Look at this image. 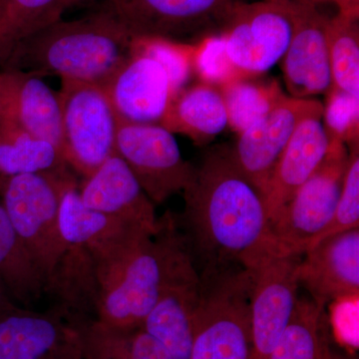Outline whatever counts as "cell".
<instances>
[{
    "label": "cell",
    "mask_w": 359,
    "mask_h": 359,
    "mask_svg": "<svg viewBox=\"0 0 359 359\" xmlns=\"http://www.w3.org/2000/svg\"><path fill=\"white\" fill-rule=\"evenodd\" d=\"M195 269L179 219L167 212L156 233L133 231L108 244L78 245L68 268L66 302L79 320L135 330L167 285Z\"/></svg>",
    "instance_id": "1"
},
{
    "label": "cell",
    "mask_w": 359,
    "mask_h": 359,
    "mask_svg": "<svg viewBox=\"0 0 359 359\" xmlns=\"http://www.w3.org/2000/svg\"><path fill=\"white\" fill-rule=\"evenodd\" d=\"M182 193L179 222L199 273L245 266L261 247L269 219L263 194L241 171L230 147L207 152Z\"/></svg>",
    "instance_id": "2"
},
{
    "label": "cell",
    "mask_w": 359,
    "mask_h": 359,
    "mask_svg": "<svg viewBox=\"0 0 359 359\" xmlns=\"http://www.w3.org/2000/svg\"><path fill=\"white\" fill-rule=\"evenodd\" d=\"M133 37L103 9L75 20L62 18L14 47L4 70L59 76L104 86L132 56Z\"/></svg>",
    "instance_id": "3"
},
{
    "label": "cell",
    "mask_w": 359,
    "mask_h": 359,
    "mask_svg": "<svg viewBox=\"0 0 359 359\" xmlns=\"http://www.w3.org/2000/svg\"><path fill=\"white\" fill-rule=\"evenodd\" d=\"M71 169L52 173L0 175V202L46 289L68 250L59 226L61 194Z\"/></svg>",
    "instance_id": "4"
},
{
    "label": "cell",
    "mask_w": 359,
    "mask_h": 359,
    "mask_svg": "<svg viewBox=\"0 0 359 359\" xmlns=\"http://www.w3.org/2000/svg\"><path fill=\"white\" fill-rule=\"evenodd\" d=\"M348 157L346 145L332 138L320 166L269 221L263 243L248 264L263 257H302L314 244L334 216Z\"/></svg>",
    "instance_id": "5"
},
{
    "label": "cell",
    "mask_w": 359,
    "mask_h": 359,
    "mask_svg": "<svg viewBox=\"0 0 359 359\" xmlns=\"http://www.w3.org/2000/svg\"><path fill=\"white\" fill-rule=\"evenodd\" d=\"M199 275L202 290L189 359H250L252 271L236 266Z\"/></svg>",
    "instance_id": "6"
},
{
    "label": "cell",
    "mask_w": 359,
    "mask_h": 359,
    "mask_svg": "<svg viewBox=\"0 0 359 359\" xmlns=\"http://www.w3.org/2000/svg\"><path fill=\"white\" fill-rule=\"evenodd\" d=\"M241 0H104L110 14L133 39L196 44L219 35Z\"/></svg>",
    "instance_id": "7"
},
{
    "label": "cell",
    "mask_w": 359,
    "mask_h": 359,
    "mask_svg": "<svg viewBox=\"0 0 359 359\" xmlns=\"http://www.w3.org/2000/svg\"><path fill=\"white\" fill-rule=\"evenodd\" d=\"M58 96L63 157L87 178L116 152L119 119L100 85L62 79Z\"/></svg>",
    "instance_id": "8"
},
{
    "label": "cell",
    "mask_w": 359,
    "mask_h": 359,
    "mask_svg": "<svg viewBox=\"0 0 359 359\" xmlns=\"http://www.w3.org/2000/svg\"><path fill=\"white\" fill-rule=\"evenodd\" d=\"M297 18V0L241 1L221 34L231 63L245 76H257L282 61Z\"/></svg>",
    "instance_id": "9"
},
{
    "label": "cell",
    "mask_w": 359,
    "mask_h": 359,
    "mask_svg": "<svg viewBox=\"0 0 359 359\" xmlns=\"http://www.w3.org/2000/svg\"><path fill=\"white\" fill-rule=\"evenodd\" d=\"M116 153L155 205L183 192L195 170L182 156L174 134L161 124L119 121Z\"/></svg>",
    "instance_id": "10"
},
{
    "label": "cell",
    "mask_w": 359,
    "mask_h": 359,
    "mask_svg": "<svg viewBox=\"0 0 359 359\" xmlns=\"http://www.w3.org/2000/svg\"><path fill=\"white\" fill-rule=\"evenodd\" d=\"M302 257H259L245 266L252 275L250 359L271 358L289 325L299 299Z\"/></svg>",
    "instance_id": "11"
},
{
    "label": "cell",
    "mask_w": 359,
    "mask_h": 359,
    "mask_svg": "<svg viewBox=\"0 0 359 359\" xmlns=\"http://www.w3.org/2000/svg\"><path fill=\"white\" fill-rule=\"evenodd\" d=\"M323 109V104L316 99L285 95L259 122L238 134L237 141L230 147L231 156L263 196L276 163L299 123Z\"/></svg>",
    "instance_id": "12"
},
{
    "label": "cell",
    "mask_w": 359,
    "mask_h": 359,
    "mask_svg": "<svg viewBox=\"0 0 359 359\" xmlns=\"http://www.w3.org/2000/svg\"><path fill=\"white\" fill-rule=\"evenodd\" d=\"M0 359H86L79 325L53 309L0 318Z\"/></svg>",
    "instance_id": "13"
},
{
    "label": "cell",
    "mask_w": 359,
    "mask_h": 359,
    "mask_svg": "<svg viewBox=\"0 0 359 359\" xmlns=\"http://www.w3.org/2000/svg\"><path fill=\"white\" fill-rule=\"evenodd\" d=\"M299 282L320 306L355 297L359 292V228L335 233L302 255Z\"/></svg>",
    "instance_id": "14"
},
{
    "label": "cell",
    "mask_w": 359,
    "mask_h": 359,
    "mask_svg": "<svg viewBox=\"0 0 359 359\" xmlns=\"http://www.w3.org/2000/svg\"><path fill=\"white\" fill-rule=\"evenodd\" d=\"M328 18L309 0H297L294 35L282 59L290 96L311 99L332 87L327 41Z\"/></svg>",
    "instance_id": "15"
},
{
    "label": "cell",
    "mask_w": 359,
    "mask_h": 359,
    "mask_svg": "<svg viewBox=\"0 0 359 359\" xmlns=\"http://www.w3.org/2000/svg\"><path fill=\"white\" fill-rule=\"evenodd\" d=\"M102 87L119 121L135 124H161L174 97L162 65L137 52Z\"/></svg>",
    "instance_id": "16"
},
{
    "label": "cell",
    "mask_w": 359,
    "mask_h": 359,
    "mask_svg": "<svg viewBox=\"0 0 359 359\" xmlns=\"http://www.w3.org/2000/svg\"><path fill=\"white\" fill-rule=\"evenodd\" d=\"M82 202L125 223L156 231L159 218L128 165L114 153L79 185Z\"/></svg>",
    "instance_id": "17"
},
{
    "label": "cell",
    "mask_w": 359,
    "mask_h": 359,
    "mask_svg": "<svg viewBox=\"0 0 359 359\" xmlns=\"http://www.w3.org/2000/svg\"><path fill=\"white\" fill-rule=\"evenodd\" d=\"M323 112H314L299 123L276 163L264 194L269 221L327 157L332 138L323 124Z\"/></svg>",
    "instance_id": "18"
},
{
    "label": "cell",
    "mask_w": 359,
    "mask_h": 359,
    "mask_svg": "<svg viewBox=\"0 0 359 359\" xmlns=\"http://www.w3.org/2000/svg\"><path fill=\"white\" fill-rule=\"evenodd\" d=\"M0 116L50 142L61 151V110L58 92L32 72H0Z\"/></svg>",
    "instance_id": "19"
},
{
    "label": "cell",
    "mask_w": 359,
    "mask_h": 359,
    "mask_svg": "<svg viewBox=\"0 0 359 359\" xmlns=\"http://www.w3.org/2000/svg\"><path fill=\"white\" fill-rule=\"evenodd\" d=\"M201 290L197 269L180 276L163 290L142 323V330L159 341L173 359L190 358Z\"/></svg>",
    "instance_id": "20"
},
{
    "label": "cell",
    "mask_w": 359,
    "mask_h": 359,
    "mask_svg": "<svg viewBox=\"0 0 359 359\" xmlns=\"http://www.w3.org/2000/svg\"><path fill=\"white\" fill-rule=\"evenodd\" d=\"M162 126L172 133L185 135L196 144H205L229 126L221 89L199 82L175 94Z\"/></svg>",
    "instance_id": "21"
},
{
    "label": "cell",
    "mask_w": 359,
    "mask_h": 359,
    "mask_svg": "<svg viewBox=\"0 0 359 359\" xmlns=\"http://www.w3.org/2000/svg\"><path fill=\"white\" fill-rule=\"evenodd\" d=\"M59 226L68 247H92L112 242L131 231H152L86 207L80 197L75 175L63 187L59 205Z\"/></svg>",
    "instance_id": "22"
},
{
    "label": "cell",
    "mask_w": 359,
    "mask_h": 359,
    "mask_svg": "<svg viewBox=\"0 0 359 359\" xmlns=\"http://www.w3.org/2000/svg\"><path fill=\"white\" fill-rule=\"evenodd\" d=\"M70 169L50 142L0 116V175L52 173Z\"/></svg>",
    "instance_id": "23"
},
{
    "label": "cell",
    "mask_w": 359,
    "mask_h": 359,
    "mask_svg": "<svg viewBox=\"0 0 359 359\" xmlns=\"http://www.w3.org/2000/svg\"><path fill=\"white\" fill-rule=\"evenodd\" d=\"M0 282L11 299L32 309L45 294V285L32 257L0 202Z\"/></svg>",
    "instance_id": "24"
},
{
    "label": "cell",
    "mask_w": 359,
    "mask_h": 359,
    "mask_svg": "<svg viewBox=\"0 0 359 359\" xmlns=\"http://www.w3.org/2000/svg\"><path fill=\"white\" fill-rule=\"evenodd\" d=\"M325 306L297 299L294 313L269 359H332Z\"/></svg>",
    "instance_id": "25"
},
{
    "label": "cell",
    "mask_w": 359,
    "mask_h": 359,
    "mask_svg": "<svg viewBox=\"0 0 359 359\" xmlns=\"http://www.w3.org/2000/svg\"><path fill=\"white\" fill-rule=\"evenodd\" d=\"M86 359H173L141 327L117 330L98 321L79 323Z\"/></svg>",
    "instance_id": "26"
},
{
    "label": "cell",
    "mask_w": 359,
    "mask_h": 359,
    "mask_svg": "<svg viewBox=\"0 0 359 359\" xmlns=\"http://www.w3.org/2000/svg\"><path fill=\"white\" fill-rule=\"evenodd\" d=\"M240 78L219 87L226 105L229 126L237 134L259 122L285 95L276 80Z\"/></svg>",
    "instance_id": "27"
},
{
    "label": "cell",
    "mask_w": 359,
    "mask_h": 359,
    "mask_svg": "<svg viewBox=\"0 0 359 359\" xmlns=\"http://www.w3.org/2000/svg\"><path fill=\"white\" fill-rule=\"evenodd\" d=\"M62 14L60 0H0V65L20 41Z\"/></svg>",
    "instance_id": "28"
},
{
    "label": "cell",
    "mask_w": 359,
    "mask_h": 359,
    "mask_svg": "<svg viewBox=\"0 0 359 359\" xmlns=\"http://www.w3.org/2000/svg\"><path fill=\"white\" fill-rule=\"evenodd\" d=\"M327 41L332 86L359 97L358 18L340 13L328 18Z\"/></svg>",
    "instance_id": "29"
},
{
    "label": "cell",
    "mask_w": 359,
    "mask_h": 359,
    "mask_svg": "<svg viewBox=\"0 0 359 359\" xmlns=\"http://www.w3.org/2000/svg\"><path fill=\"white\" fill-rule=\"evenodd\" d=\"M133 52L155 59L166 71L175 94L188 86L193 72L194 44L162 39H134Z\"/></svg>",
    "instance_id": "30"
},
{
    "label": "cell",
    "mask_w": 359,
    "mask_h": 359,
    "mask_svg": "<svg viewBox=\"0 0 359 359\" xmlns=\"http://www.w3.org/2000/svg\"><path fill=\"white\" fill-rule=\"evenodd\" d=\"M193 72L201 82L219 88L240 78L248 77L231 63L223 34L212 35L194 44Z\"/></svg>",
    "instance_id": "31"
},
{
    "label": "cell",
    "mask_w": 359,
    "mask_h": 359,
    "mask_svg": "<svg viewBox=\"0 0 359 359\" xmlns=\"http://www.w3.org/2000/svg\"><path fill=\"white\" fill-rule=\"evenodd\" d=\"M348 148V162L334 216L314 244L335 233L359 228V144Z\"/></svg>",
    "instance_id": "32"
},
{
    "label": "cell",
    "mask_w": 359,
    "mask_h": 359,
    "mask_svg": "<svg viewBox=\"0 0 359 359\" xmlns=\"http://www.w3.org/2000/svg\"><path fill=\"white\" fill-rule=\"evenodd\" d=\"M327 95L323 120L328 135L348 147L359 144V97L334 86Z\"/></svg>",
    "instance_id": "33"
},
{
    "label": "cell",
    "mask_w": 359,
    "mask_h": 359,
    "mask_svg": "<svg viewBox=\"0 0 359 359\" xmlns=\"http://www.w3.org/2000/svg\"><path fill=\"white\" fill-rule=\"evenodd\" d=\"M18 308H22V306H18V304L13 302L4 285L0 282V318L15 311Z\"/></svg>",
    "instance_id": "34"
},
{
    "label": "cell",
    "mask_w": 359,
    "mask_h": 359,
    "mask_svg": "<svg viewBox=\"0 0 359 359\" xmlns=\"http://www.w3.org/2000/svg\"><path fill=\"white\" fill-rule=\"evenodd\" d=\"M339 7L340 14L348 18H358L359 0H334Z\"/></svg>",
    "instance_id": "35"
},
{
    "label": "cell",
    "mask_w": 359,
    "mask_h": 359,
    "mask_svg": "<svg viewBox=\"0 0 359 359\" xmlns=\"http://www.w3.org/2000/svg\"><path fill=\"white\" fill-rule=\"evenodd\" d=\"M93 1H96V0H60V9L63 13L66 9L71 8V7L82 6V4H90V2Z\"/></svg>",
    "instance_id": "36"
}]
</instances>
